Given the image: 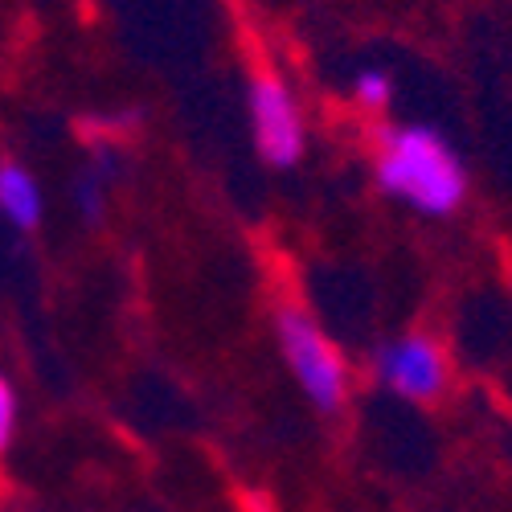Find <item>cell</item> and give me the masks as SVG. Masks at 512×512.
I'll return each instance as SVG.
<instances>
[{"label":"cell","instance_id":"cell-1","mask_svg":"<svg viewBox=\"0 0 512 512\" xmlns=\"http://www.w3.org/2000/svg\"><path fill=\"white\" fill-rule=\"evenodd\" d=\"M377 185L426 218H451L467 201V168L435 127H381Z\"/></svg>","mask_w":512,"mask_h":512},{"label":"cell","instance_id":"cell-2","mask_svg":"<svg viewBox=\"0 0 512 512\" xmlns=\"http://www.w3.org/2000/svg\"><path fill=\"white\" fill-rule=\"evenodd\" d=\"M275 328H279V349H283L295 381L304 386L308 402L320 414H336L349 398V365L340 357V349L324 336V328L295 304L279 308Z\"/></svg>","mask_w":512,"mask_h":512},{"label":"cell","instance_id":"cell-3","mask_svg":"<svg viewBox=\"0 0 512 512\" xmlns=\"http://www.w3.org/2000/svg\"><path fill=\"white\" fill-rule=\"evenodd\" d=\"M250 123H254V148L275 168H291L304 156V115L300 103L287 91V82L271 70L250 78Z\"/></svg>","mask_w":512,"mask_h":512},{"label":"cell","instance_id":"cell-4","mask_svg":"<svg viewBox=\"0 0 512 512\" xmlns=\"http://www.w3.org/2000/svg\"><path fill=\"white\" fill-rule=\"evenodd\" d=\"M373 373L406 402H435L447 390V353L431 336H398L373 353Z\"/></svg>","mask_w":512,"mask_h":512},{"label":"cell","instance_id":"cell-5","mask_svg":"<svg viewBox=\"0 0 512 512\" xmlns=\"http://www.w3.org/2000/svg\"><path fill=\"white\" fill-rule=\"evenodd\" d=\"M0 213L17 230H33L41 222V189L29 168H21L17 160L0 164Z\"/></svg>","mask_w":512,"mask_h":512},{"label":"cell","instance_id":"cell-6","mask_svg":"<svg viewBox=\"0 0 512 512\" xmlns=\"http://www.w3.org/2000/svg\"><path fill=\"white\" fill-rule=\"evenodd\" d=\"M390 91H394V82H390L386 70H361L357 82H353L357 103H361V107H373V111H381V107L390 103Z\"/></svg>","mask_w":512,"mask_h":512},{"label":"cell","instance_id":"cell-7","mask_svg":"<svg viewBox=\"0 0 512 512\" xmlns=\"http://www.w3.org/2000/svg\"><path fill=\"white\" fill-rule=\"evenodd\" d=\"M13 426H17V394L5 377H0V451L9 447L13 439Z\"/></svg>","mask_w":512,"mask_h":512},{"label":"cell","instance_id":"cell-8","mask_svg":"<svg viewBox=\"0 0 512 512\" xmlns=\"http://www.w3.org/2000/svg\"><path fill=\"white\" fill-rule=\"evenodd\" d=\"M78 209H82V218H87V222L103 218V185H99V177L78 185Z\"/></svg>","mask_w":512,"mask_h":512}]
</instances>
